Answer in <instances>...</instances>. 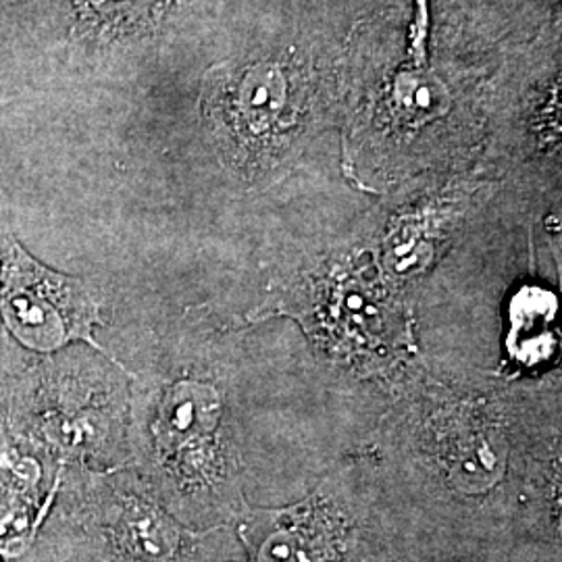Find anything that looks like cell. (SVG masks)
I'll return each instance as SVG.
<instances>
[{
	"label": "cell",
	"instance_id": "cell-1",
	"mask_svg": "<svg viewBox=\"0 0 562 562\" xmlns=\"http://www.w3.org/2000/svg\"><path fill=\"white\" fill-rule=\"evenodd\" d=\"M0 317L25 348L38 352L76 340L101 348L92 338L99 306L83 283L44 267L9 236H0Z\"/></svg>",
	"mask_w": 562,
	"mask_h": 562
},
{
	"label": "cell",
	"instance_id": "cell-2",
	"mask_svg": "<svg viewBox=\"0 0 562 562\" xmlns=\"http://www.w3.org/2000/svg\"><path fill=\"white\" fill-rule=\"evenodd\" d=\"M319 299L323 329L341 348L367 350L382 341L385 334V304L378 290L359 276H336L325 283Z\"/></svg>",
	"mask_w": 562,
	"mask_h": 562
},
{
	"label": "cell",
	"instance_id": "cell-3",
	"mask_svg": "<svg viewBox=\"0 0 562 562\" xmlns=\"http://www.w3.org/2000/svg\"><path fill=\"white\" fill-rule=\"evenodd\" d=\"M244 538L252 548L255 562H323L325 538L317 517L304 508L281 513H257Z\"/></svg>",
	"mask_w": 562,
	"mask_h": 562
},
{
	"label": "cell",
	"instance_id": "cell-4",
	"mask_svg": "<svg viewBox=\"0 0 562 562\" xmlns=\"http://www.w3.org/2000/svg\"><path fill=\"white\" fill-rule=\"evenodd\" d=\"M109 531L123 554L142 562L171 561L183 542V533L155 504L123 498L117 504Z\"/></svg>",
	"mask_w": 562,
	"mask_h": 562
},
{
	"label": "cell",
	"instance_id": "cell-5",
	"mask_svg": "<svg viewBox=\"0 0 562 562\" xmlns=\"http://www.w3.org/2000/svg\"><path fill=\"white\" fill-rule=\"evenodd\" d=\"M222 415L217 392L202 383H178L162 402L159 438L162 448L176 452L209 438Z\"/></svg>",
	"mask_w": 562,
	"mask_h": 562
},
{
	"label": "cell",
	"instance_id": "cell-6",
	"mask_svg": "<svg viewBox=\"0 0 562 562\" xmlns=\"http://www.w3.org/2000/svg\"><path fill=\"white\" fill-rule=\"evenodd\" d=\"M90 11L104 25L115 30H132L150 20L162 0H86Z\"/></svg>",
	"mask_w": 562,
	"mask_h": 562
}]
</instances>
